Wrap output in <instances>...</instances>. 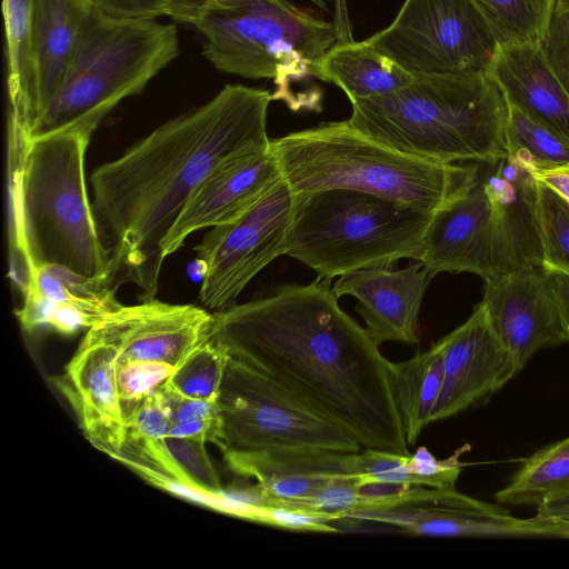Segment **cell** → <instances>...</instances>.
<instances>
[{
  "label": "cell",
  "instance_id": "obj_45",
  "mask_svg": "<svg viewBox=\"0 0 569 569\" xmlns=\"http://www.w3.org/2000/svg\"><path fill=\"white\" fill-rule=\"evenodd\" d=\"M538 521L539 538H562L569 539V522L546 519L536 516Z\"/></svg>",
  "mask_w": 569,
  "mask_h": 569
},
{
  "label": "cell",
  "instance_id": "obj_16",
  "mask_svg": "<svg viewBox=\"0 0 569 569\" xmlns=\"http://www.w3.org/2000/svg\"><path fill=\"white\" fill-rule=\"evenodd\" d=\"M440 342L443 351V381L431 413V422L466 410L516 377L509 352L482 302Z\"/></svg>",
  "mask_w": 569,
  "mask_h": 569
},
{
  "label": "cell",
  "instance_id": "obj_33",
  "mask_svg": "<svg viewBox=\"0 0 569 569\" xmlns=\"http://www.w3.org/2000/svg\"><path fill=\"white\" fill-rule=\"evenodd\" d=\"M176 367L166 362L146 360L118 361L117 383L126 419L136 406L164 385Z\"/></svg>",
  "mask_w": 569,
  "mask_h": 569
},
{
  "label": "cell",
  "instance_id": "obj_34",
  "mask_svg": "<svg viewBox=\"0 0 569 569\" xmlns=\"http://www.w3.org/2000/svg\"><path fill=\"white\" fill-rule=\"evenodd\" d=\"M538 46L548 66L569 94V0H553Z\"/></svg>",
  "mask_w": 569,
  "mask_h": 569
},
{
  "label": "cell",
  "instance_id": "obj_6",
  "mask_svg": "<svg viewBox=\"0 0 569 569\" xmlns=\"http://www.w3.org/2000/svg\"><path fill=\"white\" fill-rule=\"evenodd\" d=\"M179 54L173 23L87 11L66 73L47 106L8 139L30 141L63 132L92 136L126 98L140 93Z\"/></svg>",
  "mask_w": 569,
  "mask_h": 569
},
{
  "label": "cell",
  "instance_id": "obj_2",
  "mask_svg": "<svg viewBox=\"0 0 569 569\" xmlns=\"http://www.w3.org/2000/svg\"><path fill=\"white\" fill-rule=\"evenodd\" d=\"M270 91L226 84L203 104L170 119L90 176L92 210L118 289L153 299L162 243L198 186L222 162L266 150Z\"/></svg>",
  "mask_w": 569,
  "mask_h": 569
},
{
  "label": "cell",
  "instance_id": "obj_31",
  "mask_svg": "<svg viewBox=\"0 0 569 569\" xmlns=\"http://www.w3.org/2000/svg\"><path fill=\"white\" fill-rule=\"evenodd\" d=\"M538 212L543 244V264L569 271V202L539 182Z\"/></svg>",
  "mask_w": 569,
  "mask_h": 569
},
{
  "label": "cell",
  "instance_id": "obj_39",
  "mask_svg": "<svg viewBox=\"0 0 569 569\" xmlns=\"http://www.w3.org/2000/svg\"><path fill=\"white\" fill-rule=\"evenodd\" d=\"M168 436L192 439L204 443L213 442L220 447L223 438L222 420L219 416L214 418L172 423Z\"/></svg>",
  "mask_w": 569,
  "mask_h": 569
},
{
  "label": "cell",
  "instance_id": "obj_32",
  "mask_svg": "<svg viewBox=\"0 0 569 569\" xmlns=\"http://www.w3.org/2000/svg\"><path fill=\"white\" fill-rule=\"evenodd\" d=\"M500 41H538L543 20L529 0H471Z\"/></svg>",
  "mask_w": 569,
  "mask_h": 569
},
{
  "label": "cell",
  "instance_id": "obj_20",
  "mask_svg": "<svg viewBox=\"0 0 569 569\" xmlns=\"http://www.w3.org/2000/svg\"><path fill=\"white\" fill-rule=\"evenodd\" d=\"M117 366V353L111 347L81 342L59 382L89 441L113 458L121 452L126 437Z\"/></svg>",
  "mask_w": 569,
  "mask_h": 569
},
{
  "label": "cell",
  "instance_id": "obj_37",
  "mask_svg": "<svg viewBox=\"0 0 569 569\" xmlns=\"http://www.w3.org/2000/svg\"><path fill=\"white\" fill-rule=\"evenodd\" d=\"M170 409L172 423L219 417L217 400L189 398L170 388L167 382L161 386Z\"/></svg>",
  "mask_w": 569,
  "mask_h": 569
},
{
  "label": "cell",
  "instance_id": "obj_41",
  "mask_svg": "<svg viewBox=\"0 0 569 569\" xmlns=\"http://www.w3.org/2000/svg\"><path fill=\"white\" fill-rule=\"evenodd\" d=\"M533 176L538 182L553 189L569 202V163L535 169Z\"/></svg>",
  "mask_w": 569,
  "mask_h": 569
},
{
  "label": "cell",
  "instance_id": "obj_24",
  "mask_svg": "<svg viewBox=\"0 0 569 569\" xmlns=\"http://www.w3.org/2000/svg\"><path fill=\"white\" fill-rule=\"evenodd\" d=\"M313 77L339 87L350 102L392 93L413 80L411 72L367 39L338 41L317 62Z\"/></svg>",
  "mask_w": 569,
  "mask_h": 569
},
{
  "label": "cell",
  "instance_id": "obj_29",
  "mask_svg": "<svg viewBox=\"0 0 569 569\" xmlns=\"http://www.w3.org/2000/svg\"><path fill=\"white\" fill-rule=\"evenodd\" d=\"M227 359V352L208 338L176 367L167 385L184 397L217 400Z\"/></svg>",
  "mask_w": 569,
  "mask_h": 569
},
{
  "label": "cell",
  "instance_id": "obj_38",
  "mask_svg": "<svg viewBox=\"0 0 569 569\" xmlns=\"http://www.w3.org/2000/svg\"><path fill=\"white\" fill-rule=\"evenodd\" d=\"M101 11L114 17L158 18L168 16L167 0H90Z\"/></svg>",
  "mask_w": 569,
  "mask_h": 569
},
{
  "label": "cell",
  "instance_id": "obj_10",
  "mask_svg": "<svg viewBox=\"0 0 569 569\" xmlns=\"http://www.w3.org/2000/svg\"><path fill=\"white\" fill-rule=\"evenodd\" d=\"M217 403L222 451L352 453L362 449L346 430L295 393L229 355Z\"/></svg>",
  "mask_w": 569,
  "mask_h": 569
},
{
  "label": "cell",
  "instance_id": "obj_28",
  "mask_svg": "<svg viewBox=\"0 0 569 569\" xmlns=\"http://www.w3.org/2000/svg\"><path fill=\"white\" fill-rule=\"evenodd\" d=\"M33 8L34 0H3L6 26L7 86L9 119L26 113L33 89Z\"/></svg>",
  "mask_w": 569,
  "mask_h": 569
},
{
  "label": "cell",
  "instance_id": "obj_11",
  "mask_svg": "<svg viewBox=\"0 0 569 569\" xmlns=\"http://www.w3.org/2000/svg\"><path fill=\"white\" fill-rule=\"evenodd\" d=\"M367 40L411 73L486 70L500 41L471 0H405Z\"/></svg>",
  "mask_w": 569,
  "mask_h": 569
},
{
  "label": "cell",
  "instance_id": "obj_21",
  "mask_svg": "<svg viewBox=\"0 0 569 569\" xmlns=\"http://www.w3.org/2000/svg\"><path fill=\"white\" fill-rule=\"evenodd\" d=\"M486 72L509 103L569 141V94L538 41H499Z\"/></svg>",
  "mask_w": 569,
  "mask_h": 569
},
{
  "label": "cell",
  "instance_id": "obj_46",
  "mask_svg": "<svg viewBox=\"0 0 569 569\" xmlns=\"http://www.w3.org/2000/svg\"><path fill=\"white\" fill-rule=\"evenodd\" d=\"M530 3L535 7V9L538 11L540 17L545 20L548 16V12L550 10L551 3L553 0H529Z\"/></svg>",
  "mask_w": 569,
  "mask_h": 569
},
{
  "label": "cell",
  "instance_id": "obj_44",
  "mask_svg": "<svg viewBox=\"0 0 569 569\" xmlns=\"http://www.w3.org/2000/svg\"><path fill=\"white\" fill-rule=\"evenodd\" d=\"M335 12L333 23L336 26L339 41H350L352 38V27L348 13L347 0H333Z\"/></svg>",
  "mask_w": 569,
  "mask_h": 569
},
{
  "label": "cell",
  "instance_id": "obj_27",
  "mask_svg": "<svg viewBox=\"0 0 569 569\" xmlns=\"http://www.w3.org/2000/svg\"><path fill=\"white\" fill-rule=\"evenodd\" d=\"M569 491V437L528 457L507 486L496 492L499 503L538 507Z\"/></svg>",
  "mask_w": 569,
  "mask_h": 569
},
{
  "label": "cell",
  "instance_id": "obj_5",
  "mask_svg": "<svg viewBox=\"0 0 569 569\" xmlns=\"http://www.w3.org/2000/svg\"><path fill=\"white\" fill-rule=\"evenodd\" d=\"M408 86L351 102L349 122L400 151L445 163L509 153L508 102L486 70L412 73Z\"/></svg>",
  "mask_w": 569,
  "mask_h": 569
},
{
  "label": "cell",
  "instance_id": "obj_42",
  "mask_svg": "<svg viewBox=\"0 0 569 569\" xmlns=\"http://www.w3.org/2000/svg\"><path fill=\"white\" fill-rule=\"evenodd\" d=\"M216 0H167L168 17L191 24Z\"/></svg>",
  "mask_w": 569,
  "mask_h": 569
},
{
  "label": "cell",
  "instance_id": "obj_13",
  "mask_svg": "<svg viewBox=\"0 0 569 569\" xmlns=\"http://www.w3.org/2000/svg\"><path fill=\"white\" fill-rule=\"evenodd\" d=\"M347 518L378 522L425 537L537 538L536 517L521 519L499 505L453 489L406 488L389 505L363 509Z\"/></svg>",
  "mask_w": 569,
  "mask_h": 569
},
{
  "label": "cell",
  "instance_id": "obj_22",
  "mask_svg": "<svg viewBox=\"0 0 569 569\" xmlns=\"http://www.w3.org/2000/svg\"><path fill=\"white\" fill-rule=\"evenodd\" d=\"M228 467L251 478L271 498L302 500L329 483L357 476L356 453L333 451L224 450Z\"/></svg>",
  "mask_w": 569,
  "mask_h": 569
},
{
  "label": "cell",
  "instance_id": "obj_30",
  "mask_svg": "<svg viewBox=\"0 0 569 569\" xmlns=\"http://www.w3.org/2000/svg\"><path fill=\"white\" fill-rule=\"evenodd\" d=\"M508 102V101H507ZM507 138L509 152L521 150L536 163V169L569 163V141L537 122L508 102Z\"/></svg>",
  "mask_w": 569,
  "mask_h": 569
},
{
  "label": "cell",
  "instance_id": "obj_17",
  "mask_svg": "<svg viewBox=\"0 0 569 569\" xmlns=\"http://www.w3.org/2000/svg\"><path fill=\"white\" fill-rule=\"evenodd\" d=\"M281 178L271 148L222 162L190 197L162 243L163 256L177 251L198 230L234 221Z\"/></svg>",
  "mask_w": 569,
  "mask_h": 569
},
{
  "label": "cell",
  "instance_id": "obj_3",
  "mask_svg": "<svg viewBox=\"0 0 569 569\" xmlns=\"http://www.w3.org/2000/svg\"><path fill=\"white\" fill-rule=\"evenodd\" d=\"M90 138L63 132L30 141L7 139L9 277L19 291L47 264L110 276V252L84 178Z\"/></svg>",
  "mask_w": 569,
  "mask_h": 569
},
{
  "label": "cell",
  "instance_id": "obj_18",
  "mask_svg": "<svg viewBox=\"0 0 569 569\" xmlns=\"http://www.w3.org/2000/svg\"><path fill=\"white\" fill-rule=\"evenodd\" d=\"M110 276H84L67 267L38 268L20 290L16 317L23 330L51 328L61 335L89 329L122 305Z\"/></svg>",
  "mask_w": 569,
  "mask_h": 569
},
{
  "label": "cell",
  "instance_id": "obj_9",
  "mask_svg": "<svg viewBox=\"0 0 569 569\" xmlns=\"http://www.w3.org/2000/svg\"><path fill=\"white\" fill-rule=\"evenodd\" d=\"M202 54L219 71L273 79V100L303 109L298 86L338 41L336 26L290 0H216L191 23Z\"/></svg>",
  "mask_w": 569,
  "mask_h": 569
},
{
  "label": "cell",
  "instance_id": "obj_7",
  "mask_svg": "<svg viewBox=\"0 0 569 569\" xmlns=\"http://www.w3.org/2000/svg\"><path fill=\"white\" fill-rule=\"evenodd\" d=\"M282 177L295 193L362 191L436 213L461 190L470 162L445 163L386 144L349 120L323 122L271 140Z\"/></svg>",
  "mask_w": 569,
  "mask_h": 569
},
{
  "label": "cell",
  "instance_id": "obj_26",
  "mask_svg": "<svg viewBox=\"0 0 569 569\" xmlns=\"http://www.w3.org/2000/svg\"><path fill=\"white\" fill-rule=\"evenodd\" d=\"M171 425L170 409L160 387L128 415L123 447L114 458L133 469L146 468L181 482L166 446Z\"/></svg>",
  "mask_w": 569,
  "mask_h": 569
},
{
  "label": "cell",
  "instance_id": "obj_19",
  "mask_svg": "<svg viewBox=\"0 0 569 569\" xmlns=\"http://www.w3.org/2000/svg\"><path fill=\"white\" fill-rule=\"evenodd\" d=\"M421 262L405 268L373 267L338 277L336 295L357 299L368 335L380 347L396 341L419 343V315L430 281Z\"/></svg>",
  "mask_w": 569,
  "mask_h": 569
},
{
  "label": "cell",
  "instance_id": "obj_12",
  "mask_svg": "<svg viewBox=\"0 0 569 569\" xmlns=\"http://www.w3.org/2000/svg\"><path fill=\"white\" fill-rule=\"evenodd\" d=\"M293 198L282 177L242 216L203 237L194 248L201 307L216 312L233 306L252 278L284 254Z\"/></svg>",
  "mask_w": 569,
  "mask_h": 569
},
{
  "label": "cell",
  "instance_id": "obj_36",
  "mask_svg": "<svg viewBox=\"0 0 569 569\" xmlns=\"http://www.w3.org/2000/svg\"><path fill=\"white\" fill-rule=\"evenodd\" d=\"M468 449L469 445H465L449 458L438 460L426 447H419L415 453L409 455L408 466L419 486L453 489L463 466L460 458Z\"/></svg>",
  "mask_w": 569,
  "mask_h": 569
},
{
  "label": "cell",
  "instance_id": "obj_23",
  "mask_svg": "<svg viewBox=\"0 0 569 569\" xmlns=\"http://www.w3.org/2000/svg\"><path fill=\"white\" fill-rule=\"evenodd\" d=\"M91 4L90 0H34L32 94L22 118H8V130H24L56 93Z\"/></svg>",
  "mask_w": 569,
  "mask_h": 569
},
{
  "label": "cell",
  "instance_id": "obj_40",
  "mask_svg": "<svg viewBox=\"0 0 569 569\" xmlns=\"http://www.w3.org/2000/svg\"><path fill=\"white\" fill-rule=\"evenodd\" d=\"M551 280L562 325L569 341V271L543 264Z\"/></svg>",
  "mask_w": 569,
  "mask_h": 569
},
{
  "label": "cell",
  "instance_id": "obj_4",
  "mask_svg": "<svg viewBox=\"0 0 569 569\" xmlns=\"http://www.w3.org/2000/svg\"><path fill=\"white\" fill-rule=\"evenodd\" d=\"M535 161L523 151L470 162L458 194L433 214L425 258L436 272L482 279L545 261Z\"/></svg>",
  "mask_w": 569,
  "mask_h": 569
},
{
  "label": "cell",
  "instance_id": "obj_47",
  "mask_svg": "<svg viewBox=\"0 0 569 569\" xmlns=\"http://www.w3.org/2000/svg\"><path fill=\"white\" fill-rule=\"evenodd\" d=\"M313 1L317 2L320 6H323V1L322 0H313Z\"/></svg>",
  "mask_w": 569,
  "mask_h": 569
},
{
  "label": "cell",
  "instance_id": "obj_35",
  "mask_svg": "<svg viewBox=\"0 0 569 569\" xmlns=\"http://www.w3.org/2000/svg\"><path fill=\"white\" fill-rule=\"evenodd\" d=\"M166 446L182 483L214 493L222 491L204 442L168 436Z\"/></svg>",
  "mask_w": 569,
  "mask_h": 569
},
{
  "label": "cell",
  "instance_id": "obj_43",
  "mask_svg": "<svg viewBox=\"0 0 569 569\" xmlns=\"http://www.w3.org/2000/svg\"><path fill=\"white\" fill-rule=\"evenodd\" d=\"M536 509L542 518L569 522V491L546 500Z\"/></svg>",
  "mask_w": 569,
  "mask_h": 569
},
{
  "label": "cell",
  "instance_id": "obj_8",
  "mask_svg": "<svg viewBox=\"0 0 569 569\" xmlns=\"http://www.w3.org/2000/svg\"><path fill=\"white\" fill-rule=\"evenodd\" d=\"M433 214L356 190L297 192L284 254L319 279L418 261Z\"/></svg>",
  "mask_w": 569,
  "mask_h": 569
},
{
  "label": "cell",
  "instance_id": "obj_15",
  "mask_svg": "<svg viewBox=\"0 0 569 569\" xmlns=\"http://www.w3.org/2000/svg\"><path fill=\"white\" fill-rule=\"evenodd\" d=\"M481 300L506 346L516 376L539 350L568 342L545 266L488 277Z\"/></svg>",
  "mask_w": 569,
  "mask_h": 569
},
{
  "label": "cell",
  "instance_id": "obj_14",
  "mask_svg": "<svg viewBox=\"0 0 569 569\" xmlns=\"http://www.w3.org/2000/svg\"><path fill=\"white\" fill-rule=\"evenodd\" d=\"M212 312L157 299L121 306L87 330L81 342L111 347L118 361L146 360L177 367L209 338Z\"/></svg>",
  "mask_w": 569,
  "mask_h": 569
},
{
  "label": "cell",
  "instance_id": "obj_25",
  "mask_svg": "<svg viewBox=\"0 0 569 569\" xmlns=\"http://www.w3.org/2000/svg\"><path fill=\"white\" fill-rule=\"evenodd\" d=\"M395 405L408 446L417 442L431 423V413L443 381V351L440 340L428 350L389 365Z\"/></svg>",
  "mask_w": 569,
  "mask_h": 569
},
{
  "label": "cell",
  "instance_id": "obj_1",
  "mask_svg": "<svg viewBox=\"0 0 569 569\" xmlns=\"http://www.w3.org/2000/svg\"><path fill=\"white\" fill-rule=\"evenodd\" d=\"M331 279L286 283L212 312L209 338L346 430L362 449L410 455L389 365Z\"/></svg>",
  "mask_w": 569,
  "mask_h": 569
}]
</instances>
